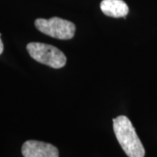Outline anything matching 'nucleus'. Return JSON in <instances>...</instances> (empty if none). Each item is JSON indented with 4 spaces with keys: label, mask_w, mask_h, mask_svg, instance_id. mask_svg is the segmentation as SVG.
Here are the masks:
<instances>
[{
    "label": "nucleus",
    "mask_w": 157,
    "mask_h": 157,
    "mask_svg": "<svg viewBox=\"0 0 157 157\" xmlns=\"http://www.w3.org/2000/svg\"><path fill=\"white\" fill-rule=\"evenodd\" d=\"M113 131L120 145L128 157H144L145 149L128 118L120 115L113 120Z\"/></svg>",
    "instance_id": "obj_1"
},
{
    "label": "nucleus",
    "mask_w": 157,
    "mask_h": 157,
    "mask_svg": "<svg viewBox=\"0 0 157 157\" xmlns=\"http://www.w3.org/2000/svg\"><path fill=\"white\" fill-rule=\"evenodd\" d=\"M26 49L33 59L50 67L59 69L65 67L67 63L66 55L53 45L31 42L27 45Z\"/></svg>",
    "instance_id": "obj_2"
},
{
    "label": "nucleus",
    "mask_w": 157,
    "mask_h": 157,
    "mask_svg": "<svg viewBox=\"0 0 157 157\" xmlns=\"http://www.w3.org/2000/svg\"><path fill=\"white\" fill-rule=\"evenodd\" d=\"M35 26L42 33L58 39H73L76 30L73 23L58 17L38 18L35 20Z\"/></svg>",
    "instance_id": "obj_3"
},
{
    "label": "nucleus",
    "mask_w": 157,
    "mask_h": 157,
    "mask_svg": "<svg viewBox=\"0 0 157 157\" xmlns=\"http://www.w3.org/2000/svg\"><path fill=\"white\" fill-rule=\"evenodd\" d=\"M24 157H59V150L50 143L39 140H26L22 146Z\"/></svg>",
    "instance_id": "obj_4"
},
{
    "label": "nucleus",
    "mask_w": 157,
    "mask_h": 157,
    "mask_svg": "<svg viewBox=\"0 0 157 157\" xmlns=\"http://www.w3.org/2000/svg\"><path fill=\"white\" fill-rule=\"evenodd\" d=\"M101 10L106 16L113 17H125L129 11L123 0H102Z\"/></svg>",
    "instance_id": "obj_5"
},
{
    "label": "nucleus",
    "mask_w": 157,
    "mask_h": 157,
    "mask_svg": "<svg viewBox=\"0 0 157 157\" xmlns=\"http://www.w3.org/2000/svg\"><path fill=\"white\" fill-rule=\"evenodd\" d=\"M3 51H4V45H3V42L1 39V34H0V54H2Z\"/></svg>",
    "instance_id": "obj_6"
}]
</instances>
